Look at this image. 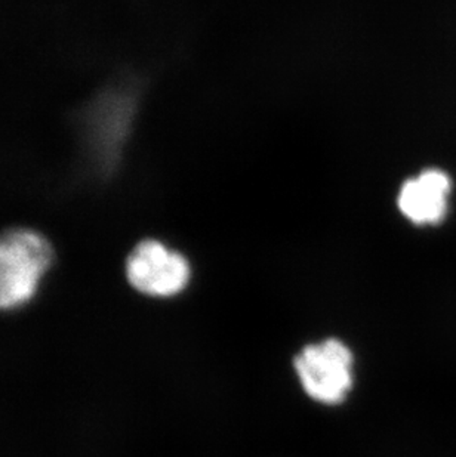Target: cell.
Listing matches in <instances>:
<instances>
[{
	"mask_svg": "<svg viewBox=\"0 0 456 457\" xmlns=\"http://www.w3.org/2000/svg\"><path fill=\"white\" fill-rule=\"evenodd\" d=\"M126 280L138 294L169 299L182 295L191 281V265L180 252L159 240L138 243L125 263Z\"/></svg>",
	"mask_w": 456,
	"mask_h": 457,
	"instance_id": "obj_3",
	"label": "cell"
},
{
	"mask_svg": "<svg viewBox=\"0 0 456 457\" xmlns=\"http://www.w3.org/2000/svg\"><path fill=\"white\" fill-rule=\"evenodd\" d=\"M452 182L448 173L428 169L401 186L397 204L401 215L415 225H437L448 213Z\"/></svg>",
	"mask_w": 456,
	"mask_h": 457,
	"instance_id": "obj_4",
	"label": "cell"
},
{
	"mask_svg": "<svg viewBox=\"0 0 456 457\" xmlns=\"http://www.w3.org/2000/svg\"><path fill=\"white\" fill-rule=\"evenodd\" d=\"M54 249L45 236L30 228L0 234V311L29 305L39 294L52 263Z\"/></svg>",
	"mask_w": 456,
	"mask_h": 457,
	"instance_id": "obj_1",
	"label": "cell"
},
{
	"mask_svg": "<svg viewBox=\"0 0 456 457\" xmlns=\"http://www.w3.org/2000/svg\"><path fill=\"white\" fill-rule=\"evenodd\" d=\"M354 353L340 337H326L302 346L292 366L302 391L322 406L347 402L354 388Z\"/></svg>",
	"mask_w": 456,
	"mask_h": 457,
	"instance_id": "obj_2",
	"label": "cell"
}]
</instances>
